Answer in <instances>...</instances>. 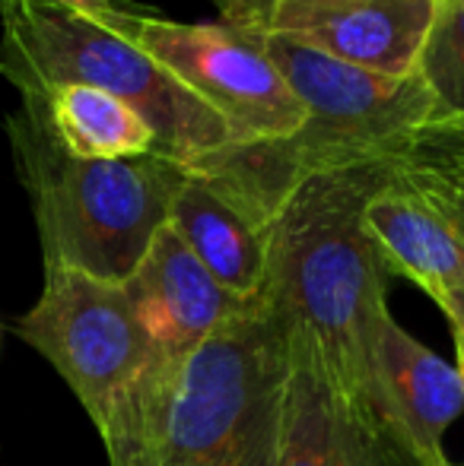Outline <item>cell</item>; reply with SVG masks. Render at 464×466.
Segmentation results:
<instances>
[{
  "instance_id": "obj_15",
  "label": "cell",
  "mask_w": 464,
  "mask_h": 466,
  "mask_svg": "<svg viewBox=\"0 0 464 466\" xmlns=\"http://www.w3.org/2000/svg\"><path fill=\"white\" fill-rule=\"evenodd\" d=\"M414 74L433 102L429 124L464 121V0H436Z\"/></svg>"
},
{
  "instance_id": "obj_5",
  "label": "cell",
  "mask_w": 464,
  "mask_h": 466,
  "mask_svg": "<svg viewBox=\"0 0 464 466\" xmlns=\"http://www.w3.org/2000/svg\"><path fill=\"white\" fill-rule=\"evenodd\" d=\"M0 76L19 98H48L61 86L124 98L153 127L156 156L185 168L230 147L226 124L112 19L42 0H0Z\"/></svg>"
},
{
  "instance_id": "obj_7",
  "label": "cell",
  "mask_w": 464,
  "mask_h": 466,
  "mask_svg": "<svg viewBox=\"0 0 464 466\" xmlns=\"http://www.w3.org/2000/svg\"><path fill=\"white\" fill-rule=\"evenodd\" d=\"M16 330L67 380L96 429L153 359L124 286L67 267H45L42 295Z\"/></svg>"
},
{
  "instance_id": "obj_1",
  "label": "cell",
  "mask_w": 464,
  "mask_h": 466,
  "mask_svg": "<svg viewBox=\"0 0 464 466\" xmlns=\"http://www.w3.org/2000/svg\"><path fill=\"white\" fill-rule=\"evenodd\" d=\"M286 327L261 299L179 356H153L115 397L102 444L112 466H273Z\"/></svg>"
},
{
  "instance_id": "obj_18",
  "label": "cell",
  "mask_w": 464,
  "mask_h": 466,
  "mask_svg": "<svg viewBox=\"0 0 464 466\" xmlns=\"http://www.w3.org/2000/svg\"><path fill=\"white\" fill-rule=\"evenodd\" d=\"M226 25H235L242 32H258L271 0H217Z\"/></svg>"
},
{
  "instance_id": "obj_4",
  "label": "cell",
  "mask_w": 464,
  "mask_h": 466,
  "mask_svg": "<svg viewBox=\"0 0 464 466\" xmlns=\"http://www.w3.org/2000/svg\"><path fill=\"white\" fill-rule=\"evenodd\" d=\"M13 162L42 241L45 267L124 286L169 222L188 168L166 156L80 159L64 149L42 98L6 117Z\"/></svg>"
},
{
  "instance_id": "obj_12",
  "label": "cell",
  "mask_w": 464,
  "mask_h": 466,
  "mask_svg": "<svg viewBox=\"0 0 464 466\" xmlns=\"http://www.w3.org/2000/svg\"><path fill=\"white\" fill-rule=\"evenodd\" d=\"M363 222L388 273L417 282L429 299L464 289V235L397 172L395 159L388 181L366 203Z\"/></svg>"
},
{
  "instance_id": "obj_3",
  "label": "cell",
  "mask_w": 464,
  "mask_h": 466,
  "mask_svg": "<svg viewBox=\"0 0 464 466\" xmlns=\"http://www.w3.org/2000/svg\"><path fill=\"white\" fill-rule=\"evenodd\" d=\"M258 38L305 105V124L284 140L230 143L188 172L211 181L261 228L271 226L284 200L309 175L395 156L433 117V102L417 74L385 76L290 38Z\"/></svg>"
},
{
  "instance_id": "obj_20",
  "label": "cell",
  "mask_w": 464,
  "mask_h": 466,
  "mask_svg": "<svg viewBox=\"0 0 464 466\" xmlns=\"http://www.w3.org/2000/svg\"><path fill=\"white\" fill-rule=\"evenodd\" d=\"M436 305L442 308V314L449 318V324H452V330L464 337V289H452V292H442L436 295Z\"/></svg>"
},
{
  "instance_id": "obj_19",
  "label": "cell",
  "mask_w": 464,
  "mask_h": 466,
  "mask_svg": "<svg viewBox=\"0 0 464 466\" xmlns=\"http://www.w3.org/2000/svg\"><path fill=\"white\" fill-rule=\"evenodd\" d=\"M42 4H55V6H67V10H77V13H87V16H96V19H115L121 10L118 0H42Z\"/></svg>"
},
{
  "instance_id": "obj_13",
  "label": "cell",
  "mask_w": 464,
  "mask_h": 466,
  "mask_svg": "<svg viewBox=\"0 0 464 466\" xmlns=\"http://www.w3.org/2000/svg\"><path fill=\"white\" fill-rule=\"evenodd\" d=\"M169 226L220 286L239 299H258L267 270V228L248 219L230 197L188 172L169 209Z\"/></svg>"
},
{
  "instance_id": "obj_6",
  "label": "cell",
  "mask_w": 464,
  "mask_h": 466,
  "mask_svg": "<svg viewBox=\"0 0 464 466\" xmlns=\"http://www.w3.org/2000/svg\"><path fill=\"white\" fill-rule=\"evenodd\" d=\"M112 23L226 124L230 143L284 140L305 124V105L254 32L143 10H121Z\"/></svg>"
},
{
  "instance_id": "obj_16",
  "label": "cell",
  "mask_w": 464,
  "mask_h": 466,
  "mask_svg": "<svg viewBox=\"0 0 464 466\" xmlns=\"http://www.w3.org/2000/svg\"><path fill=\"white\" fill-rule=\"evenodd\" d=\"M395 166L417 190L429 197L464 235V159L461 156H395Z\"/></svg>"
},
{
  "instance_id": "obj_10",
  "label": "cell",
  "mask_w": 464,
  "mask_h": 466,
  "mask_svg": "<svg viewBox=\"0 0 464 466\" xmlns=\"http://www.w3.org/2000/svg\"><path fill=\"white\" fill-rule=\"evenodd\" d=\"M369 406L376 422L420 466H442V435L464 412L459 369L385 318L372 346Z\"/></svg>"
},
{
  "instance_id": "obj_9",
  "label": "cell",
  "mask_w": 464,
  "mask_h": 466,
  "mask_svg": "<svg viewBox=\"0 0 464 466\" xmlns=\"http://www.w3.org/2000/svg\"><path fill=\"white\" fill-rule=\"evenodd\" d=\"M290 337V333H286ZM273 466H420L382 425L350 403L318 356L290 337Z\"/></svg>"
},
{
  "instance_id": "obj_8",
  "label": "cell",
  "mask_w": 464,
  "mask_h": 466,
  "mask_svg": "<svg viewBox=\"0 0 464 466\" xmlns=\"http://www.w3.org/2000/svg\"><path fill=\"white\" fill-rule=\"evenodd\" d=\"M436 0H271L254 35H277L385 76H410Z\"/></svg>"
},
{
  "instance_id": "obj_17",
  "label": "cell",
  "mask_w": 464,
  "mask_h": 466,
  "mask_svg": "<svg viewBox=\"0 0 464 466\" xmlns=\"http://www.w3.org/2000/svg\"><path fill=\"white\" fill-rule=\"evenodd\" d=\"M417 153V156H461L464 159V121L449 124H427V127L414 130L407 140L401 143L395 156Z\"/></svg>"
},
{
  "instance_id": "obj_14",
  "label": "cell",
  "mask_w": 464,
  "mask_h": 466,
  "mask_svg": "<svg viewBox=\"0 0 464 466\" xmlns=\"http://www.w3.org/2000/svg\"><path fill=\"white\" fill-rule=\"evenodd\" d=\"M45 102L51 130L70 156L80 159H130L156 153L147 117L124 98L89 86H61Z\"/></svg>"
},
{
  "instance_id": "obj_22",
  "label": "cell",
  "mask_w": 464,
  "mask_h": 466,
  "mask_svg": "<svg viewBox=\"0 0 464 466\" xmlns=\"http://www.w3.org/2000/svg\"><path fill=\"white\" fill-rule=\"evenodd\" d=\"M442 466H455V463H449V461H446V463H442Z\"/></svg>"
},
{
  "instance_id": "obj_11",
  "label": "cell",
  "mask_w": 464,
  "mask_h": 466,
  "mask_svg": "<svg viewBox=\"0 0 464 466\" xmlns=\"http://www.w3.org/2000/svg\"><path fill=\"white\" fill-rule=\"evenodd\" d=\"M124 292L153 356H179L194 350L254 301L220 286L169 222L153 238L134 277L124 282Z\"/></svg>"
},
{
  "instance_id": "obj_21",
  "label": "cell",
  "mask_w": 464,
  "mask_h": 466,
  "mask_svg": "<svg viewBox=\"0 0 464 466\" xmlns=\"http://www.w3.org/2000/svg\"><path fill=\"white\" fill-rule=\"evenodd\" d=\"M455 352H459V378L464 387V337H459V333H455Z\"/></svg>"
},
{
  "instance_id": "obj_2",
  "label": "cell",
  "mask_w": 464,
  "mask_h": 466,
  "mask_svg": "<svg viewBox=\"0 0 464 466\" xmlns=\"http://www.w3.org/2000/svg\"><path fill=\"white\" fill-rule=\"evenodd\" d=\"M391 159L328 168L296 185L267 226V270L258 292L286 333L315 352L331 384L366 416H372V346L391 311L388 270L363 213L388 181Z\"/></svg>"
}]
</instances>
